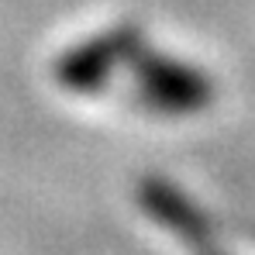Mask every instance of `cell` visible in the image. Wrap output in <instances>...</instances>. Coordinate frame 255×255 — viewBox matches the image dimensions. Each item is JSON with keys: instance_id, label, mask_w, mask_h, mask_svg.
<instances>
[{"instance_id": "obj_1", "label": "cell", "mask_w": 255, "mask_h": 255, "mask_svg": "<svg viewBox=\"0 0 255 255\" xmlns=\"http://www.w3.org/2000/svg\"><path fill=\"white\" fill-rule=\"evenodd\" d=\"M131 73H134V100L145 104L148 111L197 114L214 104V80L190 62L141 48L131 59Z\"/></svg>"}, {"instance_id": "obj_2", "label": "cell", "mask_w": 255, "mask_h": 255, "mask_svg": "<svg viewBox=\"0 0 255 255\" xmlns=\"http://www.w3.org/2000/svg\"><path fill=\"white\" fill-rule=\"evenodd\" d=\"M145 48V35L134 21L104 28L100 35L83 38L52 62V80L69 93H97L114 76L121 62H131Z\"/></svg>"}, {"instance_id": "obj_3", "label": "cell", "mask_w": 255, "mask_h": 255, "mask_svg": "<svg viewBox=\"0 0 255 255\" xmlns=\"http://www.w3.org/2000/svg\"><path fill=\"white\" fill-rule=\"evenodd\" d=\"M134 200L141 214H148L159 228L176 235L193 255H228V249L217 242L211 217L200 211L176 183L162 176H141L134 186Z\"/></svg>"}]
</instances>
